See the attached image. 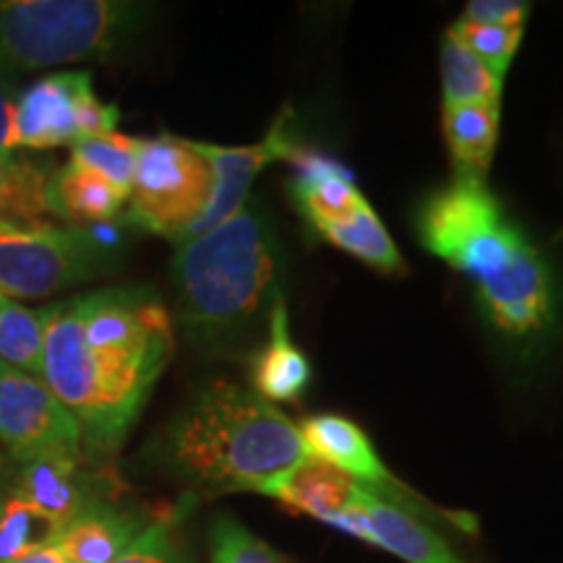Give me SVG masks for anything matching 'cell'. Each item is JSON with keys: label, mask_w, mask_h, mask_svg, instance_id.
<instances>
[{"label": "cell", "mask_w": 563, "mask_h": 563, "mask_svg": "<svg viewBox=\"0 0 563 563\" xmlns=\"http://www.w3.org/2000/svg\"><path fill=\"white\" fill-rule=\"evenodd\" d=\"M112 256L84 228L16 222L0 217V292L11 300H42L97 279Z\"/></svg>", "instance_id": "obj_7"}, {"label": "cell", "mask_w": 563, "mask_h": 563, "mask_svg": "<svg viewBox=\"0 0 563 563\" xmlns=\"http://www.w3.org/2000/svg\"><path fill=\"white\" fill-rule=\"evenodd\" d=\"M47 321H51L47 306L26 308L11 298L0 302V361L42 378Z\"/></svg>", "instance_id": "obj_23"}, {"label": "cell", "mask_w": 563, "mask_h": 563, "mask_svg": "<svg viewBox=\"0 0 563 563\" xmlns=\"http://www.w3.org/2000/svg\"><path fill=\"white\" fill-rule=\"evenodd\" d=\"M81 464L84 456H40V460L19 464L13 490L63 532V527L74 522L84 509L104 501Z\"/></svg>", "instance_id": "obj_12"}, {"label": "cell", "mask_w": 563, "mask_h": 563, "mask_svg": "<svg viewBox=\"0 0 563 563\" xmlns=\"http://www.w3.org/2000/svg\"><path fill=\"white\" fill-rule=\"evenodd\" d=\"M95 84L87 70H55L21 89L13 104V150H55L79 141V108Z\"/></svg>", "instance_id": "obj_11"}, {"label": "cell", "mask_w": 563, "mask_h": 563, "mask_svg": "<svg viewBox=\"0 0 563 563\" xmlns=\"http://www.w3.org/2000/svg\"><path fill=\"white\" fill-rule=\"evenodd\" d=\"M481 26H525L530 19V3L522 0H470L462 16Z\"/></svg>", "instance_id": "obj_29"}, {"label": "cell", "mask_w": 563, "mask_h": 563, "mask_svg": "<svg viewBox=\"0 0 563 563\" xmlns=\"http://www.w3.org/2000/svg\"><path fill=\"white\" fill-rule=\"evenodd\" d=\"M141 139L123 136V133L112 131L104 136L81 139L70 146V162L87 167V170L102 175L112 186L129 194L133 173H136Z\"/></svg>", "instance_id": "obj_25"}, {"label": "cell", "mask_w": 563, "mask_h": 563, "mask_svg": "<svg viewBox=\"0 0 563 563\" xmlns=\"http://www.w3.org/2000/svg\"><path fill=\"white\" fill-rule=\"evenodd\" d=\"M170 473L209 490L256 493L306 456L300 428L253 389L214 378L180 407L157 441Z\"/></svg>", "instance_id": "obj_4"}, {"label": "cell", "mask_w": 563, "mask_h": 563, "mask_svg": "<svg viewBox=\"0 0 563 563\" xmlns=\"http://www.w3.org/2000/svg\"><path fill=\"white\" fill-rule=\"evenodd\" d=\"M42 382L81 428L87 460L121 452L175 350V323L150 287H102L51 302Z\"/></svg>", "instance_id": "obj_1"}, {"label": "cell", "mask_w": 563, "mask_h": 563, "mask_svg": "<svg viewBox=\"0 0 563 563\" xmlns=\"http://www.w3.org/2000/svg\"><path fill=\"white\" fill-rule=\"evenodd\" d=\"M66 559H63L60 548H58V540L55 543H47L42 548H34V551H30L26 555H21V559L11 561V563H63Z\"/></svg>", "instance_id": "obj_31"}, {"label": "cell", "mask_w": 563, "mask_h": 563, "mask_svg": "<svg viewBox=\"0 0 563 563\" xmlns=\"http://www.w3.org/2000/svg\"><path fill=\"white\" fill-rule=\"evenodd\" d=\"M51 175L47 162L19 157L16 152L0 159V217L16 222H42V217L51 214Z\"/></svg>", "instance_id": "obj_22"}, {"label": "cell", "mask_w": 563, "mask_h": 563, "mask_svg": "<svg viewBox=\"0 0 563 563\" xmlns=\"http://www.w3.org/2000/svg\"><path fill=\"white\" fill-rule=\"evenodd\" d=\"M173 323L207 355L243 347L277 298V251L251 203L214 230L175 245ZM269 313V311H266Z\"/></svg>", "instance_id": "obj_3"}, {"label": "cell", "mask_w": 563, "mask_h": 563, "mask_svg": "<svg viewBox=\"0 0 563 563\" xmlns=\"http://www.w3.org/2000/svg\"><path fill=\"white\" fill-rule=\"evenodd\" d=\"M498 123H501V100L443 108V139L452 157L454 183L488 186Z\"/></svg>", "instance_id": "obj_17"}, {"label": "cell", "mask_w": 563, "mask_h": 563, "mask_svg": "<svg viewBox=\"0 0 563 563\" xmlns=\"http://www.w3.org/2000/svg\"><path fill=\"white\" fill-rule=\"evenodd\" d=\"M0 467H3V454H0Z\"/></svg>", "instance_id": "obj_33"}, {"label": "cell", "mask_w": 563, "mask_h": 563, "mask_svg": "<svg viewBox=\"0 0 563 563\" xmlns=\"http://www.w3.org/2000/svg\"><path fill=\"white\" fill-rule=\"evenodd\" d=\"M152 16L129 0H0V79L123 53Z\"/></svg>", "instance_id": "obj_5"}, {"label": "cell", "mask_w": 563, "mask_h": 563, "mask_svg": "<svg viewBox=\"0 0 563 563\" xmlns=\"http://www.w3.org/2000/svg\"><path fill=\"white\" fill-rule=\"evenodd\" d=\"M363 488L365 485L352 481L342 470L306 454L292 467H287L285 473L258 485L256 493L274 498L287 509L321 519L327 525L336 514L352 509L361 498Z\"/></svg>", "instance_id": "obj_13"}, {"label": "cell", "mask_w": 563, "mask_h": 563, "mask_svg": "<svg viewBox=\"0 0 563 563\" xmlns=\"http://www.w3.org/2000/svg\"><path fill=\"white\" fill-rule=\"evenodd\" d=\"M211 563H292L235 519H217L211 527Z\"/></svg>", "instance_id": "obj_27"}, {"label": "cell", "mask_w": 563, "mask_h": 563, "mask_svg": "<svg viewBox=\"0 0 563 563\" xmlns=\"http://www.w3.org/2000/svg\"><path fill=\"white\" fill-rule=\"evenodd\" d=\"M298 428L308 456H316V460L342 470L344 475H350L352 481L365 485V488L376 493L384 501L399 506V509L410 511L420 519L428 517L435 519V522L460 527L464 532H475L477 525L470 514L441 511L439 506L428 504L420 493L407 488V485L382 462L376 446H373L371 439L365 435V431L357 422L342 418V415L323 412L300 422Z\"/></svg>", "instance_id": "obj_8"}, {"label": "cell", "mask_w": 563, "mask_h": 563, "mask_svg": "<svg viewBox=\"0 0 563 563\" xmlns=\"http://www.w3.org/2000/svg\"><path fill=\"white\" fill-rule=\"evenodd\" d=\"M47 203L51 214L66 222V228H91V224L115 222L129 203V194L112 186L102 175L68 162L53 170Z\"/></svg>", "instance_id": "obj_19"}, {"label": "cell", "mask_w": 563, "mask_h": 563, "mask_svg": "<svg viewBox=\"0 0 563 563\" xmlns=\"http://www.w3.org/2000/svg\"><path fill=\"white\" fill-rule=\"evenodd\" d=\"M418 238L473 285L493 334L519 361H538L559 332L553 269L488 186L454 183L422 201Z\"/></svg>", "instance_id": "obj_2"}, {"label": "cell", "mask_w": 563, "mask_h": 563, "mask_svg": "<svg viewBox=\"0 0 563 563\" xmlns=\"http://www.w3.org/2000/svg\"><path fill=\"white\" fill-rule=\"evenodd\" d=\"M63 563H68V561H63Z\"/></svg>", "instance_id": "obj_34"}, {"label": "cell", "mask_w": 563, "mask_h": 563, "mask_svg": "<svg viewBox=\"0 0 563 563\" xmlns=\"http://www.w3.org/2000/svg\"><path fill=\"white\" fill-rule=\"evenodd\" d=\"M214 191V175L191 139H141L136 173L129 191L133 228L180 243L201 220Z\"/></svg>", "instance_id": "obj_6"}, {"label": "cell", "mask_w": 563, "mask_h": 563, "mask_svg": "<svg viewBox=\"0 0 563 563\" xmlns=\"http://www.w3.org/2000/svg\"><path fill=\"white\" fill-rule=\"evenodd\" d=\"M0 443L13 462L84 456L81 428L51 386L0 361ZM87 460V456H84Z\"/></svg>", "instance_id": "obj_9"}, {"label": "cell", "mask_w": 563, "mask_h": 563, "mask_svg": "<svg viewBox=\"0 0 563 563\" xmlns=\"http://www.w3.org/2000/svg\"><path fill=\"white\" fill-rule=\"evenodd\" d=\"M446 32L454 34L464 47H470L504 81L506 74H509L514 55H517L519 45H522L525 26H481L456 19Z\"/></svg>", "instance_id": "obj_26"}, {"label": "cell", "mask_w": 563, "mask_h": 563, "mask_svg": "<svg viewBox=\"0 0 563 563\" xmlns=\"http://www.w3.org/2000/svg\"><path fill=\"white\" fill-rule=\"evenodd\" d=\"M319 235L334 249L347 253V256L357 258V262L371 266V269L382 274H402L405 258L399 253L397 243L386 230L382 217L373 211L371 203H365L361 211L350 217V220L321 224L313 228Z\"/></svg>", "instance_id": "obj_20"}, {"label": "cell", "mask_w": 563, "mask_h": 563, "mask_svg": "<svg viewBox=\"0 0 563 563\" xmlns=\"http://www.w3.org/2000/svg\"><path fill=\"white\" fill-rule=\"evenodd\" d=\"M115 563H191V559L170 525L152 522Z\"/></svg>", "instance_id": "obj_28"}, {"label": "cell", "mask_w": 563, "mask_h": 563, "mask_svg": "<svg viewBox=\"0 0 563 563\" xmlns=\"http://www.w3.org/2000/svg\"><path fill=\"white\" fill-rule=\"evenodd\" d=\"M58 534V527L16 490L0 493V563H11L34 548L55 543Z\"/></svg>", "instance_id": "obj_24"}, {"label": "cell", "mask_w": 563, "mask_h": 563, "mask_svg": "<svg viewBox=\"0 0 563 563\" xmlns=\"http://www.w3.org/2000/svg\"><path fill=\"white\" fill-rule=\"evenodd\" d=\"M19 91L13 89L11 81L0 79V159L9 157L13 150L11 141V123H13V104H16Z\"/></svg>", "instance_id": "obj_30"}, {"label": "cell", "mask_w": 563, "mask_h": 563, "mask_svg": "<svg viewBox=\"0 0 563 563\" xmlns=\"http://www.w3.org/2000/svg\"><path fill=\"white\" fill-rule=\"evenodd\" d=\"M361 509L373 532V548H382L405 563H467L426 519L399 509L368 488L361 496Z\"/></svg>", "instance_id": "obj_16"}, {"label": "cell", "mask_w": 563, "mask_h": 563, "mask_svg": "<svg viewBox=\"0 0 563 563\" xmlns=\"http://www.w3.org/2000/svg\"><path fill=\"white\" fill-rule=\"evenodd\" d=\"M290 121L292 112L282 110L277 121L272 123V129L266 131V136L258 141V144L251 146H220L207 144V141H194V146L201 152V157L209 162L211 175H214V191H211V201L207 211L201 214V220L188 230V235L183 238V241H191L196 235H203V232L214 230L217 224L230 220L232 214H238V211L249 203V191L253 180H256L266 167L274 165V162L292 159V154L298 152L300 146L295 144L292 139L295 133L290 129Z\"/></svg>", "instance_id": "obj_10"}, {"label": "cell", "mask_w": 563, "mask_h": 563, "mask_svg": "<svg viewBox=\"0 0 563 563\" xmlns=\"http://www.w3.org/2000/svg\"><path fill=\"white\" fill-rule=\"evenodd\" d=\"M441 89L443 108H454L501 100L504 81L470 47L446 32L441 42Z\"/></svg>", "instance_id": "obj_21"}, {"label": "cell", "mask_w": 563, "mask_h": 563, "mask_svg": "<svg viewBox=\"0 0 563 563\" xmlns=\"http://www.w3.org/2000/svg\"><path fill=\"white\" fill-rule=\"evenodd\" d=\"M251 384L272 405L298 402L311 384V363L290 336L285 295L277 292L266 313V340L251 361Z\"/></svg>", "instance_id": "obj_14"}, {"label": "cell", "mask_w": 563, "mask_h": 563, "mask_svg": "<svg viewBox=\"0 0 563 563\" xmlns=\"http://www.w3.org/2000/svg\"><path fill=\"white\" fill-rule=\"evenodd\" d=\"M144 530L146 522L136 514L97 501L63 527L58 548L68 563H115Z\"/></svg>", "instance_id": "obj_18"}, {"label": "cell", "mask_w": 563, "mask_h": 563, "mask_svg": "<svg viewBox=\"0 0 563 563\" xmlns=\"http://www.w3.org/2000/svg\"><path fill=\"white\" fill-rule=\"evenodd\" d=\"M5 300H9V298H5V295H3V292H0V302H5Z\"/></svg>", "instance_id": "obj_32"}, {"label": "cell", "mask_w": 563, "mask_h": 563, "mask_svg": "<svg viewBox=\"0 0 563 563\" xmlns=\"http://www.w3.org/2000/svg\"><path fill=\"white\" fill-rule=\"evenodd\" d=\"M290 162L295 165L292 201L311 228L350 220L368 203L340 162L302 150L295 152Z\"/></svg>", "instance_id": "obj_15"}]
</instances>
